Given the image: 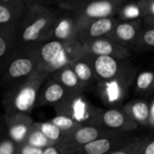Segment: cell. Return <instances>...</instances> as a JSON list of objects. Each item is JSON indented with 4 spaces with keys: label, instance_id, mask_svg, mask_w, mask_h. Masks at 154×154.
Listing matches in <instances>:
<instances>
[{
    "label": "cell",
    "instance_id": "6da1fadb",
    "mask_svg": "<svg viewBox=\"0 0 154 154\" xmlns=\"http://www.w3.org/2000/svg\"><path fill=\"white\" fill-rule=\"evenodd\" d=\"M57 14L42 5H29L16 29L18 47H31L46 41Z\"/></svg>",
    "mask_w": 154,
    "mask_h": 154
},
{
    "label": "cell",
    "instance_id": "7a4b0ae2",
    "mask_svg": "<svg viewBox=\"0 0 154 154\" xmlns=\"http://www.w3.org/2000/svg\"><path fill=\"white\" fill-rule=\"evenodd\" d=\"M38 55L37 71L50 76L59 69L69 65L84 54L83 47L79 40L67 43L46 40L36 45Z\"/></svg>",
    "mask_w": 154,
    "mask_h": 154
},
{
    "label": "cell",
    "instance_id": "3957f363",
    "mask_svg": "<svg viewBox=\"0 0 154 154\" xmlns=\"http://www.w3.org/2000/svg\"><path fill=\"white\" fill-rule=\"evenodd\" d=\"M48 75L35 71L30 76L10 86L3 99L5 113H29L35 107L39 91L48 79Z\"/></svg>",
    "mask_w": 154,
    "mask_h": 154
},
{
    "label": "cell",
    "instance_id": "277c9868",
    "mask_svg": "<svg viewBox=\"0 0 154 154\" xmlns=\"http://www.w3.org/2000/svg\"><path fill=\"white\" fill-rule=\"evenodd\" d=\"M38 67L37 48L31 47H17L16 51L10 57L3 69L0 80L9 86L30 76Z\"/></svg>",
    "mask_w": 154,
    "mask_h": 154
},
{
    "label": "cell",
    "instance_id": "5b68a950",
    "mask_svg": "<svg viewBox=\"0 0 154 154\" xmlns=\"http://www.w3.org/2000/svg\"><path fill=\"white\" fill-rule=\"evenodd\" d=\"M122 5L106 0H65L60 3L61 8L72 11L79 24L114 16Z\"/></svg>",
    "mask_w": 154,
    "mask_h": 154
},
{
    "label": "cell",
    "instance_id": "8992f818",
    "mask_svg": "<svg viewBox=\"0 0 154 154\" xmlns=\"http://www.w3.org/2000/svg\"><path fill=\"white\" fill-rule=\"evenodd\" d=\"M57 115L69 117L82 125H86L92 118L103 110L92 105L84 93L69 92L62 101L53 106Z\"/></svg>",
    "mask_w": 154,
    "mask_h": 154
},
{
    "label": "cell",
    "instance_id": "52a82bcc",
    "mask_svg": "<svg viewBox=\"0 0 154 154\" xmlns=\"http://www.w3.org/2000/svg\"><path fill=\"white\" fill-rule=\"evenodd\" d=\"M135 72V68L131 66L116 78L106 83L97 84L96 89L103 103L110 106L121 103L128 95L136 75Z\"/></svg>",
    "mask_w": 154,
    "mask_h": 154
},
{
    "label": "cell",
    "instance_id": "ba28073f",
    "mask_svg": "<svg viewBox=\"0 0 154 154\" xmlns=\"http://www.w3.org/2000/svg\"><path fill=\"white\" fill-rule=\"evenodd\" d=\"M84 54L91 64L97 84L108 82L133 66L128 59L123 60L111 56Z\"/></svg>",
    "mask_w": 154,
    "mask_h": 154
},
{
    "label": "cell",
    "instance_id": "9c48e42d",
    "mask_svg": "<svg viewBox=\"0 0 154 154\" xmlns=\"http://www.w3.org/2000/svg\"><path fill=\"white\" fill-rule=\"evenodd\" d=\"M87 124L119 133H130L135 131L139 126L125 113L123 109L119 108H110L106 111L103 110Z\"/></svg>",
    "mask_w": 154,
    "mask_h": 154
},
{
    "label": "cell",
    "instance_id": "30bf717a",
    "mask_svg": "<svg viewBox=\"0 0 154 154\" xmlns=\"http://www.w3.org/2000/svg\"><path fill=\"white\" fill-rule=\"evenodd\" d=\"M133 140L134 138L127 136L125 133H117L98 138L83 146L67 150V152L70 154H109L125 147Z\"/></svg>",
    "mask_w": 154,
    "mask_h": 154
},
{
    "label": "cell",
    "instance_id": "8fae6325",
    "mask_svg": "<svg viewBox=\"0 0 154 154\" xmlns=\"http://www.w3.org/2000/svg\"><path fill=\"white\" fill-rule=\"evenodd\" d=\"M117 133L119 132L86 124L81 125L71 133L66 134L61 143L59 144H60L66 150H70L83 146L98 138L116 134Z\"/></svg>",
    "mask_w": 154,
    "mask_h": 154
},
{
    "label": "cell",
    "instance_id": "7c38bea8",
    "mask_svg": "<svg viewBox=\"0 0 154 154\" xmlns=\"http://www.w3.org/2000/svg\"><path fill=\"white\" fill-rule=\"evenodd\" d=\"M4 121L8 137L17 145L23 143L33 127L34 121L29 113H5Z\"/></svg>",
    "mask_w": 154,
    "mask_h": 154
},
{
    "label": "cell",
    "instance_id": "4fadbf2b",
    "mask_svg": "<svg viewBox=\"0 0 154 154\" xmlns=\"http://www.w3.org/2000/svg\"><path fill=\"white\" fill-rule=\"evenodd\" d=\"M119 22L115 16L104 17L86 23H78V40L83 44L95 39L106 37Z\"/></svg>",
    "mask_w": 154,
    "mask_h": 154
},
{
    "label": "cell",
    "instance_id": "5bb4252c",
    "mask_svg": "<svg viewBox=\"0 0 154 154\" xmlns=\"http://www.w3.org/2000/svg\"><path fill=\"white\" fill-rule=\"evenodd\" d=\"M82 47L84 54L90 55L111 56L123 60H127L131 55L129 49L108 37H102L83 43Z\"/></svg>",
    "mask_w": 154,
    "mask_h": 154
},
{
    "label": "cell",
    "instance_id": "9a60e30c",
    "mask_svg": "<svg viewBox=\"0 0 154 154\" xmlns=\"http://www.w3.org/2000/svg\"><path fill=\"white\" fill-rule=\"evenodd\" d=\"M143 27L142 18L130 21H121L116 24L113 31L106 36L117 44L132 49L133 45Z\"/></svg>",
    "mask_w": 154,
    "mask_h": 154
},
{
    "label": "cell",
    "instance_id": "2e32d148",
    "mask_svg": "<svg viewBox=\"0 0 154 154\" xmlns=\"http://www.w3.org/2000/svg\"><path fill=\"white\" fill-rule=\"evenodd\" d=\"M47 40L63 43L78 40V22L75 16L57 15Z\"/></svg>",
    "mask_w": 154,
    "mask_h": 154
},
{
    "label": "cell",
    "instance_id": "e0dca14e",
    "mask_svg": "<svg viewBox=\"0 0 154 154\" xmlns=\"http://www.w3.org/2000/svg\"><path fill=\"white\" fill-rule=\"evenodd\" d=\"M69 91L56 81L51 79L49 82H45L38 93L37 102L35 107L51 105L54 106L64 99Z\"/></svg>",
    "mask_w": 154,
    "mask_h": 154
},
{
    "label": "cell",
    "instance_id": "ac0fdd59",
    "mask_svg": "<svg viewBox=\"0 0 154 154\" xmlns=\"http://www.w3.org/2000/svg\"><path fill=\"white\" fill-rule=\"evenodd\" d=\"M15 29L16 27H0V75L18 47Z\"/></svg>",
    "mask_w": 154,
    "mask_h": 154
},
{
    "label": "cell",
    "instance_id": "d6986e66",
    "mask_svg": "<svg viewBox=\"0 0 154 154\" xmlns=\"http://www.w3.org/2000/svg\"><path fill=\"white\" fill-rule=\"evenodd\" d=\"M69 65L74 71L76 76L78 77L85 91L89 90L92 87H96L97 80L91 64L85 54L76 59Z\"/></svg>",
    "mask_w": 154,
    "mask_h": 154
},
{
    "label": "cell",
    "instance_id": "ffe728a7",
    "mask_svg": "<svg viewBox=\"0 0 154 154\" xmlns=\"http://www.w3.org/2000/svg\"><path fill=\"white\" fill-rule=\"evenodd\" d=\"M123 110L138 125L148 127L149 102L146 100H133L127 103Z\"/></svg>",
    "mask_w": 154,
    "mask_h": 154
},
{
    "label": "cell",
    "instance_id": "44dd1931",
    "mask_svg": "<svg viewBox=\"0 0 154 154\" xmlns=\"http://www.w3.org/2000/svg\"><path fill=\"white\" fill-rule=\"evenodd\" d=\"M51 79L61 84L69 92L84 93L85 90L70 65L64 66L51 74Z\"/></svg>",
    "mask_w": 154,
    "mask_h": 154
},
{
    "label": "cell",
    "instance_id": "7402d4cb",
    "mask_svg": "<svg viewBox=\"0 0 154 154\" xmlns=\"http://www.w3.org/2000/svg\"><path fill=\"white\" fill-rule=\"evenodd\" d=\"M24 11L0 3V27H16Z\"/></svg>",
    "mask_w": 154,
    "mask_h": 154
},
{
    "label": "cell",
    "instance_id": "603a6c76",
    "mask_svg": "<svg viewBox=\"0 0 154 154\" xmlns=\"http://www.w3.org/2000/svg\"><path fill=\"white\" fill-rule=\"evenodd\" d=\"M153 47L154 26H146L143 25L132 49L138 53H143L152 50Z\"/></svg>",
    "mask_w": 154,
    "mask_h": 154
},
{
    "label": "cell",
    "instance_id": "cb8c5ba5",
    "mask_svg": "<svg viewBox=\"0 0 154 154\" xmlns=\"http://www.w3.org/2000/svg\"><path fill=\"white\" fill-rule=\"evenodd\" d=\"M135 92L141 94H151L154 89V74L152 71H143L135 75Z\"/></svg>",
    "mask_w": 154,
    "mask_h": 154
},
{
    "label": "cell",
    "instance_id": "d4e9b609",
    "mask_svg": "<svg viewBox=\"0 0 154 154\" xmlns=\"http://www.w3.org/2000/svg\"><path fill=\"white\" fill-rule=\"evenodd\" d=\"M34 127L38 129L48 140H50L54 144L60 143L63 140L64 136L66 135L64 133H62L58 127H56L54 124H52L51 122H34Z\"/></svg>",
    "mask_w": 154,
    "mask_h": 154
},
{
    "label": "cell",
    "instance_id": "484cf974",
    "mask_svg": "<svg viewBox=\"0 0 154 154\" xmlns=\"http://www.w3.org/2000/svg\"><path fill=\"white\" fill-rule=\"evenodd\" d=\"M34 124V123H33ZM23 143H26L32 147L35 148H40V149H44L50 145L54 144L51 143L50 140H48L38 129H36L33 125L32 131L30 132L29 135L27 136L25 142Z\"/></svg>",
    "mask_w": 154,
    "mask_h": 154
},
{
    "label": "cell",
    "instance_id": "4316f807",
    "mask_svg": "<svg viewBox=\"0 0 154 154\" xmlns=\"http://www.w3.org/2000/svg\"><path fill=\"white\" fill-rule=\"evenodd\" d=\"M49 122H51L52 124H54L56 127H58L65 134L71 133L72 131H74L75 129H77L82 125L69 117L63 116V115H57V114L55 115V117H53Z\"/></svg>",
    "mask_w": 154,
    "mask_h": 154
},
{
    "label": "cell",
    "instance_id": "83f0119b",
    "mask_svg": "<svg viewBox=\"0 0 154 154\" xmlns=\"http://www.w3.org/2000/svg\"><path fill=\"white\" fill-rule=\"evenodd\" d=\"M119 14V18L121 21H130L137 18H141L140 12L136 4H128L126 5H122L117 12Z\"/></svg>",
    "mask_w": 154,
    "mask_h": 154
},
{
    "label": "cell",
    "instance_id": "f1b7e54d",
    "mask_svg": "<svg viewBox=\"0 0 154 154\" xmlns=\"http://www.w3.org/2000/svg\"><path fill=\"white\" fill-rule=\"evenodd\" d=\"M18 146L8 137L6 132L0 135V154H18Z\"/></svg>",
    "mask_w": 154,
    "mask_h": 154
},
{
    "label": "cell",
    "instance_id": "f546056e",
    "mask_svg": "<svg viewBox=\"0 0 154 154\" xmlns=\"http://www.w3.org/2000/svg\"><path fill=\"white\" fill-rule=\"evenodd\" d=\"M136 5L141 18L154 16V0H139Z\"/></svg>",
    "mask_w": 154,
    "mask_h": 154
},
{
    "label": "cell",
    "instance_id": "4dcf8cb0",
    "mask_svg": "<svg viewBox=\"0 0 154 154\" xmlns=\"http://www.w3.org/2000/svg\"><path fill=\"white\" fill-rule=\"evenodd\" d=\"M142 140L143 138H134V140L126 144L125 147L109 154H136L141 146Z\"/></svg>",
    "mask_w": 154,
    "mask_h": 154
},
{
    "label": "cell",
    "instance_id": "1f68e13d",
    "mask_svg": "<svg viewBox=\"0 0 154 154\" xmlns=\"http://www.w3.org/2000/svg\"><path fill=\"white\" fill-rule=\"evenodd\" d=\"M136 154H154V141L152 137L143 138L141 146Z\"/></svg>",
    "mask_w": 154,
    "mask_h": 154
},
{
    "label": "cell",
    "instance_id": "d6a6232c",
    "mask_svg": "<svg viewBox=\"0 0 154 154\" xmlns=\"http://www.w3.org/2000/svg\"><path fill=\"white\" fill-rule=\"evenodd\" d=\"M18 154H42V149L32 147L26 143L18 146Z\"/></svg>",
    "mask_w": 154,
    "mask_h": 154
},
{
    "label": "cell",
    "instance_id": "836d02e7",
    "mask_svg": "<svg viewBox=\"0 0 154 154\" xmlns=\"http://www.w3.org/2000/svg\"><path fill=\"white\" fill-rule=\"evenodd\" d=\"M42 154H68V152L60 144L57 143L42 149Z\"/></svg>",
    "mask_w": 154,
    "mask_h": 154
},
{
    "label": "cell",
    "instance_id": "e575fe53",
    "mask_svg": "<svg viewBox=\"0 0 154 154\" xmlns=\"http://www.w3.org/2000/svg\"><path fill=\"white\" fill-rule=\"evenodd\" d=\"M0 3L21 9H26L28 6V4L25 0H0Z\"/></svg>",
    "mask_w": 154,
    "mask_h": 154
},
{
    "label": "cell",
    "instance_id": "d590c367",
    "mask_svg": "<svg viewBox=\"0 0 154 154\" xmlns=\"http://www.w3.org/2000/svg\"><path fill=\"white\" fill-rule=\"evenodd\" d=\"M148 127L151 129L154 128V100L152 99L149 102V118H148Z\"/></svg>",
    "mask_w": 154,
    "mask_h": 154
},
{
    "label": "cell",
    "instance_id": "8d00e7d4",
    "mask_svg": "<svg viewBox=\"0 0 154 154\" xmlns=\"http://www.w3.org/2000/svg\"><path fill=\"white\" fill-rule=\"evenodd\" d=\"M5 121H4V116L0 114V135L5 133Z\"/></svg>",
    "mask_w": 154,
    "mask_h": 154
},
{
    "label": "cell",
    "instance_id": "74e56055",
    "mask_svg": "<svg viewBox=\"0 0 154 154\" xmlns=\"http://www.w3.org/2000/svg\"><path fill=\"white\" fill-rule=\"evenodd\" d=\"M106 1H110V2H116V3H123L126 0H106Z\"/></svg>",
    "mask_w": 154,
    "mask_h": 154
},
{
    "label": "cell",
    "instance_id": "f35d334b",
    "mask_svg": "<svg viewBox=\"0 0 154 154\" xmlns=\"http://www.w3.org/2000/svg\"><path fill=\"white\" fill-rule=\"evenodd\" d=\"M25 1L27 2L28 5H32V0H25Z\"/></svg>",
    "mask_w": 154,
    "mask_h": 154
},
{
    "label": "cell",
    "instance_id": "ab89813d",
    "mask_svg": "<svg viewBox=\"0 0 154 154\" xmlns=\"http://www.w3.org/2000/svg\"><path fill=\"white\" fill-rule=\"evenodd\" d=\"M37 1L39 0H32V4H37ZM42 1H47V0H42Z\"/></svg>",
    "mask_w": 154,
    "mask_h": 154
},
{
    "label": "cell",
    "instance_id": "60d3db41",
    "mask_svg": "<svg viewBox=\"0 0 154 154\" xmlns=\"http://www.w3.org/2000/svg\"><path fill=\"white\" fill-rule=\"evenodd\" d=\"M58 1H60H60L62 2V1H65V0H58Z\"/></svg>",
    "mask_w": 154,
    "mask_h": 154
},
{
    "label": "cell",
    "instance_id": "b9f144b4",
    "mask_svg": "<svg viewBox=\"0 0 154 154\" xmlns=\"http://www.w3.org/2000/svg\"><path fill=\"white\" fill-rule=\"evenodd\" d=\"M68 154H70V153H69V152H68Z\"/></svg>",
    "mask_w": 154,
    "mask_h": 154
}]
</instances>
